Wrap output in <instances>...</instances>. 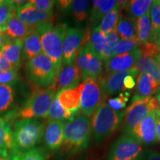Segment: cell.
I'll list each match as a JSON object with an SVG mask.
<instances>
[{"label":"cell","instance_id":"cell-5","mask_svg":"<svg viewBox=\"0 0 160 160\" xmlns=\"http://www.w3.org/2000/svg\"><path fill=\"white\" fill-rule=\"evenodd\" d=\"M57 93L53 85L35 90L13 118L21 119L47 118L50 107Z\"/></svg>","mask_w":160,"mask_h":160},{"label":"cell","instance_id":"cell-35","mask_svg":"<svg viewBox=\"0 0 160 160\" xmlns=\"http://www.w3.org/2000/svg\"><path fill=\"white\" fill-rule=\"evenodd\" d=\"M10 160H46V153L42 148H34L29 151L17 153L9 157Z\"/></svg>","mask_w":160,"mask_h":160},{"label":"cell","instance_id":"cell-34","mask_svg":"<svg viewBox=\"0 0 160 160\" xmlns=\"http://www.w3.org/2000/svg\"><path fill=\"white\" fill-rule=\"evenodd\" d=\"M103 73V61L93 52L88 67L82 80L85 81L88 79L97 80Z\"/></svg>","mask_w":160,"mask_h":160},{"label":"cell","instance_id":"cell-11","mask_svg":"<svg viewBox=\"0 0 160 160\" xmlns=\"http://www.w3.org/2000/svg\"><path fill=\"white\" fill-rule=\"evenodd\" d=\"M17 17L29 27L37 30L46 24L53 22V12H43L31 3L17 8Z\"/></svg>","mask_w":160,"mask_h":160},{"label":"cell","instance_id":"cell-2","mask_svg":"<svg viewBox=\"0 0 160 160\" xmlns=\"http://www.w3.org/2000/svg\"><path fill=\"white\" fill-rule=\"evenodd\" d=\"M65 24L53 25V22L38 28L43 53L51 60L55 68L56 81L62 70V43L66 29Z\"/></svg>","mask_w":160,"mask_h":160},{"label":"cell","instance_id":"cell-42","mask_svg":"<svg viewBox=\"0 0 160 160\" xmlns=\"http://www.w3.org/2000/svg\"><path fill=\"white\" fill-rule=\"evenodd\" d=\"M137 160H160V154L153 151L143 152Z\"/></svg>","mask_w":160,"mask_h":160},{"label":"cell","instance_id":"cell-41","mask_svg":"<svg viewBox=\"0 0 160 160\" xmlns=\"http://www.w3.org/2000/svg\"><path fill=\"white\" fill-rule=\"evenodd\" d=\"M29 2L43 12H53V6L56 2L52 0H31Z\"/></svg>","mask_w":160,"mask_h":160},{"label":"cell","instance_id":"cell-9","mask_svg":"<svg viewBox=\"0 0 160 160\" xmlns=\"http://www.w3.org/2000/svg\"><path fill=\"white\" fill-rule=\"evenodd\" d=\"M143 145L130 135L119 137L110 151L108 160H137L143 153Z\"/></svg>","mask_w":160,"mask_h":160},{"label":"cell","instance_id":"cell-53","mask_svg":"<svg viewBox=\"0 0 160 160\" xmlns=\"http://www.w3.org/2000/svg\"><path fill=\"white\" fill-rule=\"evenodd\" d=\"M2 58V52L0 51V70H1V60Z\"/></svg>","mask_w":160,"mask_h":160},{"label":"cell","instance_id":"cell-47","mask_svg":"<svg viewBox=\"0 0 160 160\" xmlns=\"http://www.w3.org/2000/svg\"><path fill=\"white\" fill-rule=\"evenodd\" d=\"M153 42L154 43L155 45H157V47L159 48V49L160 50V33H159V35L157 36V37L155 38V39L153 40Z\"/></svg>","mask_w":160,"mask_h":160},{"label":"cell","instance_id":"cell-54","mask_svg":"<svg viewBox=\"0 0 160 160\" xmlns=\"http://www.w3.org/2000/svg\"><path fill=\"white\" fill-rule=\"evenodd\" d=\"M2 119V118H1V117H0V119Z\"/></svg>","mask_w":160,"mask_h":160},{"label":"cell","instance_id":"cell-27","mask_svg":"<svg viewBox=\"0 0 160 160\" xmlns=\"http://www.w3.org/2000/svg\"><path fill=\"white\" fill-rule=\"evenodd\" d=\"M127 1H117V4L111 11L106 14L102 19L99 27L106 35L117 29L120 12L122 10Z\"/></svg>","mask_w":160,"mask_h":160},{"label":"cell","instance_id":"cell-44","mask_svg":"<svg viewBox=\"0 0 160 160\" xmlns=\"http://www.w3.org/2000/svg\"><path fill=\"white\" fill-rule=\"evenodd\" d=\"M10 70H17L14 68L13 65L11 64H10L8 62L6 61V60L2 57L1 60V70L0 71H10Z\"/></svg>","mask_w":160,"mask_h":160},{"label":"cell","instance_id":"cell-39","mask_svg":"<svg viewBox=\"0 0 160 160\" xmlns=\"http://www.w3.org/2000/svg\"><path fill=\"white\" fill-rule=\"evenodd\" d=\"M131 97V94L128 92H123L121 93L117 97L113 98V99H109L108 105L113 111H119L126 107L128 101Z\"/></svg>","mask_w":160,"mask_h":160},{"label":"cell","instance_id":"cell-17","mask_svg":"<svg viewBox=\"0 0 160 160\" xmlns=\"http://www.w3.org/2000/svg\"><path fill=\"white\" fill-rule=\"evenodd\" d=\"M82 80L81 73L76 64L62 68L57 81L53 84L56 91L73 88L79 85Z\"/></svg>","mask_w":160,"mask_h":160},{"label":"cell","instance_id":"cell-22","mask_svg":"<svg viewBox=\"0 0 160 160\" xmlns=\"http://www.w3.org/2000/svg\"><path fill=\"white\" fill-rule=\"evenodd\" d=\"M33 29L34 28L29 27L21 21L17 17V14H15L10 19L4 33L7 37L12 39L24 41V39L31 33Z\"/></svg>","mask_w":160,"mask_h":160},{"label":"cell","instance_id":"cell-45","mask_svg":"<svg viewBox=\"0 0 160 160\" xmlns=\"http://www.w3.org/2000/svg\"><path fill=\"white\" fill-rule=\"evenodd\" d=\"M155 119H156V136H157V140L160 142V117L159 115L156 114Z\"/></svg>","mask_w":160,"mask_h":160},{"label":"cell","instance_id":"cell-56","mask_svg":"<svg viewBox=\"0 0 160 160\" xmlns=\"http://www.w3.org/2000/svg\"><path fill=\"white\" fill-rule=\"evenodd\" d=\"M1 1H2V0H0V2H1Z\"/></svg>","mask_w":160,"mask_h":160},{"label":"cell","instance_id":"cell-31","mask_svg":"<svg viewBox=\"0 0 160 160\" xmlns=\"http://www.w3.org/2000/svg\"><path fill=\"white\" fill-rule=\"evenodd\" d=\"M91 4L88 0H74L71 2L69 11H71L76 22H82L89 17Z\"/></svg>","mask_w":160,"mask_h":160},{"label":"cell","instance_id":"cell-51","mask_svg":"<svg viewBox=\"0 0 160 160\" xmlns=\"http://www.w3.org/2000/svg\"><path fill=\"white\" fill-rule=\"evenodd\" d=\"M155 113L158 115H160V105L159 106V108H158V109L157 110V111H155Z\"/></svg>","mask_w":160,"mask_h":160},{"label":"cell","instance_id":"cell-1","mask_svg":"<svg viewBox=\"0 0 160 160\" xmlns=\"http://www.w3.org/2000/svg\"><path fill=\"white\" fill-rule=\"evenodd\" d=\"M91 134L90 118L79 114L65 125L64 139L61 146L62 155H73L88 146Z\"/></svg>","mask_w":160,"mask_h":160},{"label":"cell","instance_id":"cell-6","mask_svg":"<svg viewBox=\"0 0 160 160\" xmlns=\"http://www.w3.org/2000/svg\"><path fill=\"white\" fill-rule=\"evenodd\" d=\"M25 71L29 81L38 87H49L56 82L54 66L43 53L28 61Z\"/></svg>","mask_w":160,"mask_h":160},{"label":"cell","instance_id":"cell-23","mask_svg":"<svg viewBox=\"0 0 160 160\" xmlns=\"http://www.w3.org/2000/svg\"><path fill=\"white\" fill-rule=\"evenodd\" d=\"M13 132L8 122L0 119V156L8 157L13 152Z\"/></svg>","mask_w":160,"mask_h":160},{"label":"cell","instance_id":"cell-3","mask_svg":"<svg viewBox=\"0 0 160 160\" xmlns=\"http://www.w3.org/2000/svg\"><path fill=\"white\" fill-rule=\"evenodd\" d=\"M45 128V123L39 119H24L16 122L13 131V148L11 155L36 148L42 139Z\"/></svg>","mask_w":160,"mask_h":160},{"label":"cell","instance_id":"cell-7","mask_svg":"<svg viewBox=\"0 0 160 160\" xmlns=\"http://www.w3.org/2000/svg\"><path fill=\"white\" fill-rule=\"evenodd\" d=\"M159 106L157 97L153 96L146 99L133 98V101L124 114L123 131L125 134L129 135L150 113L157 111Z\"/></svg>","mask_w":160,"mask_h":160},{"label":"cell","instance_id":"cell-32","mask_svg":"<svg viewBox=\"0 0 160 160\" xmlns=\"http://www.w3.org/2000/svg\"><path fill=\"white\" fill-rule=\"evenodd\" d=\"M90 43L92 49L98 57L101 58L106 44V34L102 31L99 25L96 26L91 33L90 36Z\"/></svg>","mask_w":160,"mask_h":160},{"label":"cell","instance_id":"cell-40","mask_svg":"<svg viewBox=\"0 0 160 160\" xmlns=\"http://www.w3.org/2000/svg\"><path fill=\"white\" fill-rule=\"evenodd\" d=\"M19 73L17 70L0 71V85H13L18 81Z\"/></svg>","mask_w":160,"mask_h":160},{"label":"cell","instance_id":"cell-37","mask_svg":"<svg viewBox=\"0 0 160 160\" xmlns=\"http://www.w3.org/2000/svg\"><path fill=\"white\" fill-rule=\"evenodd\" d=\"M152 29H153V42L160 33V0L153 1L150 9Z\"/></svg>","mask_w":160,"mask_h":160},{"label":"cell","instance_id":"cell-36","mask_svg":"<svg viewBox=\"0 0 160 160\" xmlns=\"http://www.w3.org/2000/svg\"><path fill=\"white\" fill-rule=\"evenodd\" d=\"M118 39H119V36H118L117 29L106 35L105 48L101 56V59L103 62H105L114 56V49Z\"/></svg>","mask_w":160,"mask_h":160},{"label":"cell","instance_id":"cell-29","mask_svg":"<svg viewBox=\"0 0 160 160\" xmlns=\"http://www.w3.org/2000/svg\"><path fill=\"white\" fill-rule=\"evenodd\" d=\"M15 89L13 85H0V113H11L15 101Z\"/></svg>","mask_w":160,"mask_h":160},{"label":"cell","instance_id":"cell-33","mask_svg":"<svg viewBox=\"0 0 160 160\" xmlns=\"http://www.w3.org/2000/svg\"><path fill=\"white\" fill-rule=\"evenodd\" d=\"M17 14V6L11 0L0 2V31H5L6 26L13 15Z\"/></svg>","mask_w":160,"mask_h":160},{"label":"cell","instance_id":"cell-55","mask_svg":"<svg viewBox=\"0 0 160 160\" xmlns=\"http://www.w3.org/2000/svg\"><path fill=\"white\" fill-rule=\"evenodd\" d=\"M156 114H157V113H156ZM157 115H158V114H157ZM159 117H160V115H159Z\"/></svg>","mask_w":160,"mask_h":160},{"label":"cell","instance_id":"cell-21","mask_svg":"<svg viewBox=\"0 0 160 160\" xmlns=\"http://www.w3.org/2000/svg\"><path fill=\"white\" fill-rule=\"evenodd\" d=\"M40 35L36 29L24 39L22 45V61H29L42 53Z\"/></svg>","mask_w":160,"mask_h":160},{"label":"cell","instance_id":"cell-4","mask_svg":"<svg viewBox=\"0 0 160 160\" xmlns=\"http://www.w3.org/2000/svg\"><path fill=\"white\" fill-rule=\"evenodd\" d=\"M124 111H115L104 102L92 115L91 133L96 143H100L113 134L124 119Z\"/></svg>","mask_w":160,"mask_h":160},{"label":"cell","instance_id":"cell-46","mask_svg":"<svg viewBox=\"0 0 160 160\" xmlns=\"http://www.w3.org/2000/svg\"><path fill=\"white\" fill-rule=\"evenodd\" d=\"M71 2L72 1H66V0L63 1V0H62V1H59L57 2H59V5H60L62 9L65 10V11H69L70 7H71Z\"/></svg>","mask_w":160,"mask_h":160},{"label":"cell","instance_id":"cell-14","mask_svg":"<svg viewBox=\"0 0 160 160\" xmlns=\"http://www.w3.org/2000/svg\"><path fill=\"white\" fill-rule=\"evenodd\" d=\"M155 112L150 113L137 125L130 136L134 137L143 145H151L157 142L156 136Z\"/></svg>","mask_w":160,"mask_h":160},{"label":"cell","instance_id":"cell-25","mask_svg":"<svg viewBox=\"0 0 160 160\" xmlns=\"http://www.w3.org/2000/svg\"><path fill=\"white\" fill-rule=\"evenodd\" d=\"M136 68L139 73L149 75L160 83V65L155 58L142 54L138 60Z\"/></svg>","mask_w":160,"mask_h":160},{"label":"cell","instance_id":"cell-19","mask_svg":"<svg viewBox=\"0 0 160 160\" xmlns=\"http://www.w3.org/2000/svg\"><path fill=\"white\" fill-rule=\"evenodd\" d=\"M159 87L160 83L149 75L139 73L137 76L135 96L133 99H146L153 97V95L159 91Z\"/></svg>","mask_w":160,"mask_h":160},{"label":"cell","instance_id":"cell-13","mask_svg":"<svg viewBox=\"0 0 160 160\" xmlns=\"http://www.w3.org/2000/svg\"><path fill=\"white\" fill-rule=\"evenodd\" d=\"M139 73L137 68L128 71L118 72V73H102L101 77L97 79V82L106 96L113 95L118 92L125 91L124 79L128 75L134 74L138 76Z\"/></svg>","mask_w":160,"mask_h":160},{"label":"cell","instance_id":"cell-38","mask_svg":"<svg viewBox=\"0 0 160 160\" xmlns=\"http://www.w3.org/2000/svg\"><path fill=\"white\" fill-rule=\"evenodd\" d=\"M140 48L138 40L119 39L114 49V56L125 54Z\"/></svg>","mask_w":160,"mask_h":160},{"label":"cell","instance_id":"cell-12","mask_svg":"<svg viewBox=\"0 0 160 160\" xmlns=\"http://www.w3.org/2000/svg\"><path fill=\"white\" fill-rule=\"evenodd\" d=\"M142 54V53L141 48H138L125 54L113 56L109 60L105 62V71H103V73H118L128 71L134 68Z\"/></svg>","mask_w":160,"mask_h":160},{"label":"cell","instance_id":"cell-18","mask_svg":"<svg viewBox=\"0 0 160 160\" xmlns=\"http://www.w3.org/2000/svg\"><path fill=\"white\" fill-rule=\"evenodd\" d=\"M59 103L66 111L79 114L80 111V87L79 85L73 88L59 91L57 93Z\"/></svg>","mask_w":160,"mask_h":160},{"label":"cell","instance_id":"cell-49","mask_svg":"<svg viewBox=\"0 0 160 160\" xmlns=\"http://www.w3.org/2000/svg\"><path fill=\"white\" fill-rule=\"evenodd\" d=\"M157 97V99L158 100V102H159V104L160 105V87H159V91H158V92L157 93V97Z\"/></svg>","mask_w":160,"mask_h":160},{"label":"cell","instance_id":"cell-8","mask_svg":"<svg viewBox=\"0 0 160 160\" xmlns=\"http://www.w3.org/2000/svg\"><path fill=\"white\" fill-rule=\"evenodd\" d=\"M80 111L83 115L90 117L105 102L107 97L97 80L88 79L79 85Z\"/></svg>","mask_w":160,"mask_h":160},{"label":"cell","instance_id":"cell-30","mask_svg":"<svg viewBox=\"0 0 160 160\" xmlns=\"http://www.w3.org/2000/svg\"><path fill=\"white\" fill-rule=\"evenodd\" d=\"M77 113L66 111L63 108L62 106L59 103L58 97H56L50 107L48 118L49 120H57V121H65V120H71L77 117Z\"/></svg>","mask_w":160,"mask_h":160},{"label":"cell","instance_id":"cell-10","mask_svg":"<svg viewBox=\"0 0 160 160\" xmlns=\"http://www.w3.org/2000/svg\"><path fill=\"white\" fill-rule=\"evenodd\" d=\"M85 30L68 28L62 43V68L76 64L79 51L83 44Z\"/></svg>","mask_w":160,"mask_h":160},{"label":"cell","instance_id":"cell-15","mask_svg":"<svg viewBox=\"0 0 160 160\" xmlns=\"http://www.w3.org/2000/svg\"><path fill=\"white\" fill-rule=\"evenodd\" d=\"M65 122L49 120L44 131V142L50 151H57L61 148L64 139Z\"/></svg>","mask_w":160,"mask_h":160},{"label":"cell","instance_id":"cell-20","mask_svg":"<svg viewBox=\"0 0 160 160\" xmlns=\"http://www.w3.org/2000/svg\"><path fill=\"white\" fill-rule=\"evenodd\" d=\"M92 8L88 17V28L96 27L103 17L114 8L117 1L95 0L92 2Z\"/></svg>","mask_w":160,"mask_h":160},{"label":"cell","instance_id":"cell-43","mask_svg":"<svg viewBox=\"0 0 160 160\" xmlns=\"http://www.w3.org/2000/svg\"><path fill=\"white\" fill-rule=\"evenodd\" d=\"M136 77H137V75L129 74L124 79V88H125V90H131L134 88V86H136Z\"/></svg>","mask_w":160,"mask_h":160},{"label":"cell","instance_id":"cell-48","mask_svg":"<svg viewBox=\"0 0 160 160\" xmlns=\"http://www.w3.org/2000/svg\"><path fill=\"white\" fill-rule=\"evenodd\" d=\"M3 40H4V32L0 31V48L2 47V45Z\"/></svg>","mask_w":160,"mask_h":160},{"label":"cell","instance_id":"cell-26","mask_svg":"<svg viewBox=\"0 0 160 160\" xmlns=\"http://www.w3.org/2000/svg\"><path fill=\"white\" fill-rule=\"evenodd\" d=\"M153 3L151 0H132L126 2L122 9H125L129 18L137 20L150 11Z\"/></svg>","mask_w":160,"mask_h":160},{"label":"cell","instance_id":"cell-28","mask_svg":"<svg viewBox=\"0 0 160 160\" xmlns=\"http://www.w3.org/2000/svg\"><path fill=\"white\" fill-rule=\"evenodd\" d=\"M117 32L121 39L137 40L136 20L128 17L120 16L117 25Z\"/></svg>","mask_w":160,"mask_h":160},{"label":"cell","instance_id":"cell-24","mask_svg":"<svg viewBox=\"0 0 160 160\" xmlns=\"http://www.w3.org/2000/svg\"><path fill=\"white\" fill-rule=\"evenodd\" d=\"M137 40L140 47L153 42V29L150 17V11L144 17L136 20Z\"/></svg>","mask_w":160,"mask_h":160},{"label":"cell","instance_id":"cell-50","mask_svg":"<svg viewBox=\"0 0 160 160\" xmlns=\"http://www.w3.org/2000/svg\"><path fill=\"white\" fill-rule=\"evenodd\" d=\"M0 160H10V159L8 157H4L0 156Z\"/></svg>","mask_w":160,"mask_h":160},{"label":"cell","instance_id":"cell-52","mask_svg":"<svg viewBox=\"0 0 160 160\" xmlns=\"http://www.w3.org/2000/svg\"><path fill=\"white\" fill-rule=\"evenodd\" d=\"M156 59H157V61L158 62V63L159 64V65H160V53L159 55H158V57L156 58Z\"/></svg>","mask_w":160,"mask_h":160},{"label":"cell","instance_id":"cell-16","mask_svg":"<svg viewBox=\"0 0 160 160\" xmlns=\"http://www.w3.org/2000/svg\"><path fill=\"white\" fill-rule=\"evenodd\" d=\"M22 45L23 41L12 39L4 33L3 43L0 48V51L4 59L17 70L22 63Z\"/></svg>","mask_w":160,"mask_h":160}]
</instances>
